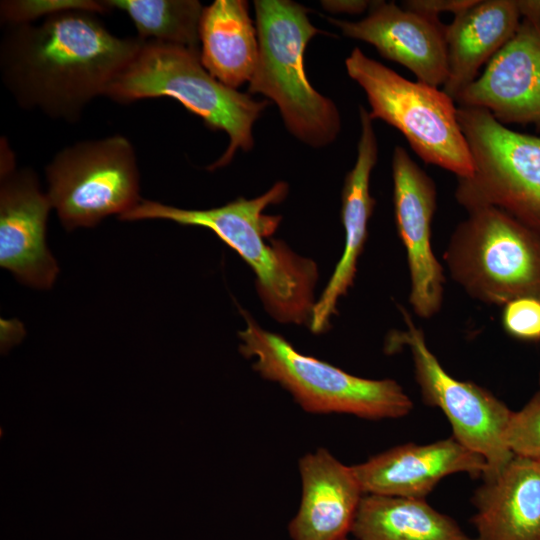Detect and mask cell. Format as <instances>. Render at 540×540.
<instances>
[{
  "label": "cell",
  "mask_w": 540,
  "mask_h": 540,
  "mask_svg": "<svg viewBox=\"0 0 540 540\" xmlns=\"http://www.w3.org/2000/svg\"><path fill=\"white\" fill-rule=\"evenodd\" d=\"M143 43L137 36L112 34L97 13L64 11L7 26L0 44L1 78L22 108L76 122Z\"/></svg>",
  "instance_id": "obj_1"
},
{
  "label": "cell",
  "mask_w": 540,
  "mask_h": 540,
  "mask_svg": "<svg viewBox=\"0 0 540 540\" xmlns=\"http://www.w3.org/2000/svg\"><path fill=\"white\" fill-rule=\"evenodd\" d=\"M287 193V184L279 181L254 199L239 197L206 210L141 200L118 218L122 221L161 219L211 230L252 268L267 311L280 322L302 324L310 322L315 304L317 265L291 251L282 241H266L277 230L281 216L264 214V210L282 202Z\"/></svg>",
  "instance_id": "obj_2"
},
{
  "label": "cell",
  "mask_w": 540,
  "mask_h": 540,
  "mask_svg": "<svg viewBox=\"0 0 540 540\" xmlns=\"http://www.w3.org/2000/svg\"><path fill=\"white\" fill-rule=\"evenodd\" d=\"M104 96L123 104L172 97L201 117L211 129L226 132L229 145L209 170L229 164L237 150L248 151L253 147V124L269 104L214 78L202 65L200 51L154 41L143 43Z\"/></svg>",
  "instance_id": "obj_3"
},
{
  "label": "cell",
  "mask_w": 540,
  "mask_h": 540,
  "mask_svg": "<svg viewBox=\"0 0 540 540\" xmlns=\"http://www.w3.org/2000/svg\"><path fill=\"white\" fill-rule=\"evenodd\" d=\"M254 7L259 55L248 92L274 101L298 140L314 148L329 145L340 132V114L331 99L311 86L304 69L305 48L322 31L296 2L256 0Z\"/></svg>",
  "instance_id": "obj_4"
},
{
  "label": "cell",
  "mask_w": 540,
  "mask_h": 540,
  "mask_svg": "<svg viewBox=\"0 0 540 540\" xmlns=\"http://www.w3.org/2000/svg\"><path fill=\"white\" fill-rule=\"evenodd\" d=\"M241 313L246 328L239 332L240 352L254 358L253 369L281 385L306 412L379 420L404 417L412 410L410 397L395 380L358 377L304 355L282 336L261 328L247 312Z\"/></svg>",
  "instance_id": "obj_5"
},
{
  "label": "cell",
  "mask_w": 540,
  "mask_h": 540,
  "mask_svg": "<svg viewBox=\"0 0 540 540\" xmlns=\"http://www.w3.org/2000/svg\"><path fill=\"white\" fill-rule=\"evenodd\" d=\"M345 66L366 94L372 120L380 119L399 130L426 164L441 167L457 179L472 175L453 98L438 87L404 78L359 47L351 51Z\"/></svg>",
  "instance_id": "obj_6"
},
{
  "label": "cell",
  "mask_w": 540,
  "mask_h": 540,
  "mask_svg": "<svg viewBox=\"0 0 540 540\" xmlns=\"http://www.w3.org/2000/svg\"><path fill=\"white\" fill-rule=\"evenodd\" d=\"M467 212L443 255L452 279L487 304L540 299V234L496 207Z\"/></svg>",
  "instance_id": "obj_7"
},
{
  "label": "cell",
  "mask_w": 540,
  "mask_h": 540,
  "mask_svg": "<svg viewBox=\"0 0 540 540\" xmlns=\"http://www.w3.org/2000/svg\"><path fill=\"white\" fill-rule=\"evenodd\" d=\"M473 172L458 179L457 202L466 211L496 207L540 234V137L520 133L484 108L457 106Z\"/></svg>",
  "instance_id": "obj_8"
},
{
  "label": "cell",
  "mask_w": 540,
  "mask_h": 540,
  "mask_svg": "<svg viewBox=\"0 0 540 540\" xmlns=\"http://www.w3.org/2000/svg\"><path fill=\"white\" fill-rule=\"evenodd\" d=\"M52 208L67 230L92 227L133 209L140 198L135 150L122 135L77 142L45 168Z\"/></svg>",
  "instance_id": "obj_9"
},
{
  "label": "cell",
  "mask_w": 540,
  "mask_h": 540,
  "mask_svg": "<svg viewBox=\"0 0 540 540\" xmlns=\"http://www.w3.org/2000/svg\"><path fill=\"white\" fill-rule=\"evenodd\" d=\"M401 312L406 329L391 335L389 348L408 347L423 400L444 413L457 441L485 459L483 479L496 475L514 457L505 443L513 411L488 390L447 373L429 349L423 331L406 310L401 308Z\"/></svg>",
  "instance_id": "obj_10"
},
{
  "label": "cell",
  "mask_w": 540,
  "mask_h": 540,
  "mask_svg": "<svg viewBox=\"0 0 540 540\" xmlns=\"http://www.w3.org/2000/svg\"><path fill=\"white\" fill-rule=\"evenodd\" d=\"M52 208L30 169L16 170L5 142L1 146L0 265L23 284L50 288L59 272L46 244V223Z\"/></svg>",
  "instance_id": "obj_11"
},
{
  "label": "cell",
  "mask_w": 540,
  "mask_h": 540,
  "mask_svg": "<svg viewBox=\"0 0 540 540\" xmlns=\"http://www.w3.org/2000/svg\"><path fill=\"white\" fill-rule=\"evenodd\" d=\"M391 167L395 220L411 279L409 303L418 317L428 319L441 309L444 292L443 267L431 244L436 185L402 146L394 148Z\"/></svg>",
  "instance_id": "obj_12"
},
{
  "label": "cell",
  "mask_w": 540,
  "mask_h": 540,
  "mask_svg": "<svg viewBox=\"0 0 540 540\" xmlns=\"http://www.w3.org/2000/svg\"><path fill=\"white\" fill-rule=\"evenodd\" d=\"M343 35L367 42L379 54L409 69L417 81L443 86L448 74L446 25L398 6L395 2L372 1L365 18L347 21L328 18Z\"/></svg>",
  "instance_id": "obj_13"
},
{
  "label": "cell",
  "mask_w": 540,
  "mask_h": 540,
  "mask_svg": "<svg viewBox=\"0 0 540 540\" xmlns=\"http://www.w3.org/2000/svg\"><path fill=\"white\" fill-rule=\"evenodd\" d=\"M454 101L487 109L506 126L540 127V25L522 19L512 39Z\"/></svg>",
  "instance_id": "obj_14"
},
{
  "label": "cell",
  "mask_w": 540,
  "mask_h": 540,
  "mask_svg": "<svg viewBox=\"0 0 540 540\" xmlns=\"http://www.w3.org/2000/svg\"><path fill=\"white\" fill-rule=\"evenodd\" d=\"M353 470L364 494L425 499L444 477L455 473L483 477L487 464L452 436L393 447L354 465Z\"/></svg>",
  "instance_id": "obj_15"
},
{
  "label": "cell",
  "mask_w": 540,
  "mask_h": 540,
  "mask_svg": "<svg viewBox=\"0 0 540 540\" xmlns=\"http://www.w3.org/2000/svg\"><path fill=\"white\" fill-rule=\"evenodd\" d=\"M298 467L302 493L288 526L292 540L346 538L364 495L353 466L318 448L303 455Z\"/></svg>",
  "instance_id": "obj_16"
},
{
  "label": "cell",
  "mask_w": 540,
  "mask_h": 540,
  "mask_svg": "<svg viewBox=\"0 0 540 540\" xmlns=\"http://www.w3.org/2000/svg\"><path fill=\"white\" fill-rule=\"evenodd\" d=\"M360 136L354 167L347 173L342 189L341 217L345 230L344 251L333 275L318 302L314 304L310 329L321 333L329 326L336 312V304L352 286L357 262L367 239L368 221L373 213L375 200L370 194L369 183L378 159V142L367 109L359 107Z\"/></svg>",
  "instance_id": "obj_17"
},
{
  "label": "cell",
  "mask_w": 540,
  "mask_h": 540,
  "mask_svg": "<svg viewBox=\"0 0 540 540\" xmlns=\"http://www.w3.org/2000/svg\"><path fill=\"white\" fill-rule=\"evenodd\" d=\"M472 502L477 540H540V461L514 455Z\"/></svg>",
  "instance_id": "obj_18"
},
{
  "label": "cell",
  "mask_w": 540,
  "mask_h": 540,
  "mask_svg": "<svg viewBox=\"0 0 540 540\" xmlns=\"http://www.w3.org/2000/svg\"><path fill=\"white\" fill-rule=\"evenodd\" d=\"M515 0H477L446 25L448 74L443 91L453 100L512 39L521 23Z\"/></svg>",
  "instance_id": "obj_19"
},
{
  "label": "cell",
  "mask_w": 540,
  "mask_h": 540,
  "mask_svg": "<svg viewBox=\"0 0 540 540\" xmlns=\"http://www.w3.org/2000/svg\"><path fill=\"white\" fill-rule=\"evenodd\" d=\"M200 59L222 84L237 89L249 82L258 62L257 29L243 0H216L200 21Z\"/></svg>",
  "instance_id": "obj_20"
},
{
  "label": "cell",
  "mask_w": 540,
  "mask_h": 540,
  "mask_svg": "<svg viewBox=\"0 0 540 540\" xmlns=\"http://www.w3.org/2000/svg\"><path fill=\"white\" fill-rule=\"evenodd\" d=\"M351 532L358 540H477L424 498L364 494Z\"/></svg>",
  "instance_id": "obj_21"
},
{
  "label": "cell",
  "mask_w": 540,
  "mask_h": 540,
  "mask_svg": "<svg viewBox=\"0 0 540 540\" xmlns=\"http://www.w3.org/2000/svg\"><path fill=\"white\" fill-rule=\"evenodd\" d=\"M111 10L125 12L142 41L184 46L200 51L204 6L196 0H106Z\"/></svg>",
  "instance_id": "obj_22"
},
{
  "label": "cell",
  "mask_w": 540,
  "mask_h": 540,
  "mask_svg": "<svg viewBox=\"0 0 540 540\" xmlns=\"http://www.w3.org/2000/svg\"><path fill=\"white\" fill-rule=\"evenodd\" d=\"M69 10H85L97 14L112 11L105 1L92 0H8L0 4L1 22L7 26L33 23Z\"/></svg>",
  "instance_id": "obj_23"
},
{
  "label": "cell",
  "mask_w": 540,
  "mask_h": 540,
  "mask_svg": "<svg viewBox=\"0 0 540 540\" xmlns=\"http://www.w3.org/2000/svg\"><path fill=\"white\" fill-rule=\"evenodd\" d=\"M510 451L540 461V388L517 412H512L505 431Z\"/></svg>",
  "instance_id": "obj_24"
},
{
  "label": "cell",
  "mask_w": 540,
  "mask_h": 540,
  "mask_svg": "<svg viewBox=\"0 0 540 540\" xmlns=\"http://www.w3.org/2000/svg\"><path fill=\"white\" fill-rule=\"evenodd\" d=\"M502 324L514 338L540 340V299L524 296L511 300L504 305Z\"/></svg>",
  "instance_id": "obj_25"
},
{
  "label": "cell",
  "mask_w": 540,
  "mask_h": 540,
  "mask_svg": "<svg viewBox=\"0 0 540 540\" xmlns=\"http://www.w3.org/2000/svg\"><path fill=\"white\" fill-rule=\"evenodd\" d=\"M476 2L477 0H405L402 1L401 6L404 9L439 19L442 13H452L455 16Z\"/></svg>",
  "instance_id": "obj_26"
},
{
  "label": "cell",
  "mask_w": 540,
  "mask_h": 540,
  "mask_svg": "<svg viewBox=\"0 0 540 540\" xmlns=\"http://www.w3.org/2000/svg\"><path fill=\"white\" fill-rule=\"evenodd\" d=\"M372 1L365 0H327L323 7L332 13L360 14L369 9Z\"/></svg>",
  "instance_id": "obj_27"
},
{
  "label": "cell",
  "mask_w": 540,
  "mask_h": 540,
  "mask_svg": "<svg viewBox=\"0 0 540 540\" xmlns=\"http://www.w3.org/2000/svg\"><path fill=\"white\" fill-rule=\"evenodd\" d=\"M522 19L540 25V0H515Z\"/></svg>",
  "instance_id": "obj_28"
},
{
  "label": "cell",
  "mask_w": 540,
  "mask_h": 540,
  "mask_svg": "<svg viewBox=\"0 0 540 540\" xmlns=\"http://www.w3.org/2000/svg\"><path fill=\"white\" fill-rule=\"evenodd\" d=\"M538 381H539V388H540V373H539V379H538Z\"/></svg>",
  "instance_id": "obj_29"
},
{
  "label": "cell",
  "mask_w": 540,
  "mask_h": 540,
  "mask_svg": "<svg viewBox=\"0 0 540 540\" xmlns=\"http://www.w3.org/2000/svg\"><path fill=\"white\" fill-rule=\"evenodd\" d=\"M341 540H348L347 538L341 539Z\"/></svg>",
  "instance_id": "obj_30"
}]
</instances>
